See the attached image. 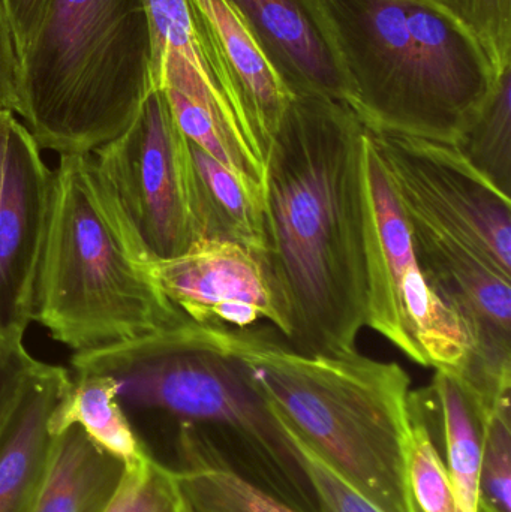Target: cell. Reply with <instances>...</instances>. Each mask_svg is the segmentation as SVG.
Returning a JSON list of instances; mask_svg holds the SVG:
<instances>
[{
    "mask_svg": "<svg viewBox=\"0 0 511 512\" xmlns=\"http://www.w3.org/2000/svg\"><path fill=\"white\" fill-rule=\"evenodd\" d=\"M365 197V325L414 363L464 375L473 355L470 334L429 286L414 252L407 216L369 135Z\"/></svg>",
    "mask_w": 511,
    "mask_h": 512,
    "instance_id": "7",
    "label": "cell"
},
{
    "mask_svg": "<svg viewBox=\"0 0 511 512\" xmlns=\"http://www.w3.org/2000/svg\"><path fill=\"white\" fill-rule=\"evenodd\" d=\"M188 149L198 240H227L266 258L264 189L246 182L189 140Z\"/></svg>",
    "mask_w": 511,
    "mask_h": 512,
    "instance_id": "17",
    "label": "cell"
},
{
    "mask_svg": "<svg viewBox=\"0 0 511 512\" xmlns=\"http://www.w3.org/2000/svg\"><path fill=\"white\" fill-rule=\"evenodd\" d=\"M453 147L483 179L511 197V65L497 75L485 104Z\"/></svg>",
    "mask_w": 511,
    "mask_h": 512,
    "instance_id": "21",
    "label": "cell"
},
{
    "mask_svg": "<svg viewBox=\"0 0 511 512\" xmlns=\"http://www.w3.org/2000/svg\"><path fill=\"white\" fill-rule=\"evenodd\" d=\"M165 294L198 324L255 327L267 321L287 339V310L266 258L227 240H197L176 258L153 261Z\"/></svg>",
    "mask_w": 511,
    "mask_h": 512,
    "instance_id": "10",
    "label": "cell"
},
{
    "mask_svg": "<svg viewBox=\"0 0 511 512\" xmlns=\"http://www.w3.org/2000/svg\"><path fill=\"white\" fill-rule=\"evenodd\" d=\"M368 135L402 206L467 243L511 277L509 197L450 144L371 129Z\"/></svg>",
    "mask_w": 511,
    "mask_h": 512,
    "instance_id": "9",
    "label": "cell"
},
{
    "mask_svg": "<svg viewBox=\"0 0 511 512\" xmlns=\"http://www.w3.org/2000/svg\"><path fill=\"white\" fill-rule=\"evenodd\" d=\"M510 403L486 421L482 463L477 486V512H510Z\"/></svg>",
    "mask_w": 511,
    "mask_h": 512,
    "instance_id": "24",
    "label": "cell"
},
{
    "mask_svg": "<svg viewBox=\"0 0 511 512\" xmlns=\"http://www.w3.org/2000/svg\"><path fill=\"white\" fill-rule=\"evenodd\" d=\"M71 427L83 430L102 450L125 465L146 462L153 454L128 420L116 381L105 375H77L50 418L51 435Z\"/></svg>",
    "mask_w": 511,
    "mask_h": 512,
    "instance_id": "20",
    "label": "cell"
},
{
    "mask_svg": "<svg viewBox=\"0 0 511 512\" xmlns=\"http://www.w3.org/2000/svg\"><path fill=\"white\" fill-rule=\"evenodd\" d=\"M411 447L408 478L417 512H458L452 483L434 435L410 394Z\"/></svg>",
    "mask_w": 511,
    "mask_h": 512,
    "instance_id": "22",
    "label": "cell"
},
{
    "mask_svg": "<svg viewBox=\"0 0 511 512\" xmlns=\"http://www.w3.org/2000/svg\"><path fill=\"white\" fill-rule=\"evenodd\" d=\"M366 126L344 102L291 96L266 158V262L300 354L356 349L365 327Z\"/></svg>",
    "mask_w": 511,
    "mask_h": 512,
    "instance_id": "1",
    "label": "cell"
},
{
    "mask_svg": "<svg viewBox=\"0 0 511 512\" xmlns=\"http://www.w3.org/2000/svg\"><path fill=\"white\" fill-rule=\"evenodd\" d=\"M17 117L11 111H0V189H2L3 168H5L6 152H8L9 138Z\"/></svg>",
    "mask_w": 511,
    "mask_h": 512,
    "instance_id": "30",
    "label": "cell"
},
{
    "mask_svg": "<svg viewBox=\"0 0 511 512\" xmlns=\"http://www.w3.org/2000/svg\"><path fill=\"white\" fill-rule=\"evenodd\" d=\"M243 360L285 429L381 512H417L408 478L411 379L354 349L294 351L276 328L246 330Z\"/></svg>",
    "mask_w": 511,
    "mask_h": 512,
    "instance_id": "4",
    "label": "cell"
},
{
    "mask_svg": "<svg viewBox=\"0 0 511 512\" xmlns=\"http://www.w3.org/2000/svg\"><path fill=\"white\" fill-rule=\"evenodd\" d=\"M53 170L17 119L0 189V336L24 340L50 218Z\"/></svg>",
    "mask_w": 511,
    "mask_h": 512,
    "instance_id": "11",
    "label": "cell"
},
{
    "mask_svg": "<svg viewBox=\"0 0 511 512\" xmlns=\"http://www.w3.org/2000/svg\"><path fill=\"white\" fill-rule=\"evenodd\" d=\"M5 2L21 60V56L26 53L35 39L50 0H5Z\"/></svg>",
    "mask_w": 511,
    "mask_h": 512,
    "instance_id": "29",
    "label": "cell"
},
{
    "mask_svg": "<svg viewBox=\"0 0 511 512\" xmlns=\"http://www.w3.org/2000/svg\"><path fill=\"white\" fill-rule=\"evenodd\" d=\"M155 89L179 93L215 129L239 170L263 164V150L236 105L213 77L198 47L186 0H146Z\"/></svg>",
    "mask_w": 511,
    "mask_h": 512,
    "instance_id": "13",
    "label": "cell"
},
{
    "mask_svg": "<svg viewBox=\"0 0 511 512\" xmlns=\"http://www.w3.org/2000/svg\"><path fill=\"white\" fill-rule=\"evenodd\" d=\"M153 89L146 0H50L21 56L15 114L39 149L89 155L131 125Z\"/></svg>",
    "mask_w": 511,
    "mask_h": 512,
    "instance_id": "6",
    "label": "cell"
},
{
    "mask_svg": "<svg viewBox=\"0 0 511 512\" xmlns=\"http://www.w3.org/2000/svg\"><path fill=\"white\" fill-rule=\"evenodd\" d=\"M291 438L302 457L303 465L320 502L321 512H381L353 487L348 486L332 469L327 468L302 442L297 441L293 435Z\"/></svg>",
    "mask_w": 511,
    "mask_h": 512,
    "instance_id": "26",
    "label": "cell"
},
{
    "mask_svg": "<svg viewBox=\"0 0 511 512\" xmlns=\"http://www.w3.org/2000/svg\"><path fill=\"white\" fill-rule=\"evenodd\" d=\"M33 321L75 354L192 321L165 294L153 259L92 153L60 155Z\"/></svg>",
    "mask_w": 511,
    "mask_h": 512,
    "instance_id": "3",
    "label": "cell"
},
{
    "mask_svg": "<svg viewBox=\"0 0 511 512\" xmlns=\"http://www.w3.org/2000/svg\"><path fill=\"white\" fill-rule=\"evenodd\" d=\"M246 330L186 322L72 357L75 375L116 381L123 408L197 427L243 478L299 512H321L299 450L243 360Z\"/></svg>",
    "mask_w": 511,
    "mask_h": 512,
    "instance_id": "2",
    "label": "cell"
},
{
    "mask_svg": "<svg viewBox=\"0 0 511 512\" xmlns=\"http://www.w3.org/2000/svg\"><path fill=\"white\" fill-rule=\"evenodd\" d=\"M92 155L153 261L197 242L188 140L164 90L153 89L131 125Z\"/></svg>",
    "mask_w": 511,
    "mask_h": 512,
    "instance_id": "8",
    "label": "cell"
},
{
    "mask_svg": "<svg viewBox=\"0 0 511 512\" xmlns=\"http://www.w3.org/2000/svg\"><path fill=\"white\" fill-rule=\"evenodd\" d=\"M126 468L83 430L54 436L50 459L29 512H104Z\"/></svg>",
    "mask_w": 511,
    "mask_h": 512,
    "instance_id": "18",
    "label": "cell"
},
{
    "mask_svg": "<svg viewBox=\"0 0 511 512\" xmlns=\"http://www.w3.org/2000/svg\"><path fill=\"white\" fill-rule=\"evenodd\" d=\"M318 3L363 125L453 146L500 74L479 41L428 0Z\"/></svg>",
    "mask_w": 511,
    "mask_h": 512,
    "instance_id": "5",
    "label": "cell"
},
{
    "mask_svg": "<svg viewBox=\"0 0 511 512\" xmlns=\"http://www.w3.org/2000/svg\"><path fill=\"white\" fill-rule=\"evenodd\" d=\"M21 60L5 0H0V111L17 113Z\"/></svg>",
    "mask_w": 511,
    "mask_h": 512,
    "instance_id": "28",
    "label": "cell"
},
{
    "mask_svg": "<svg viewBox=\"0 0 511 512\" xmlns=\"http://www.w3.org/2000/svg\"><path fill=\"white\" fill-rule=\"evenodd\" d=\"M104 512H194L176 472L155 456L126 468Z\"/></svg>",
    "mask_w": 511,
    "mask_h": 512,
    "instance_id": "23",
    "label": "cell"
},
{
    "mask_svg": "<svg viewBox=\"0 0 511 512\" xmlns=\"http://www.w3.org/2000/svg\"><path fill=\"white\" fill-rule=\"evenodd\" d=\"M291 96L350 104V86L318 0H225Z\"/></svg>",
    "mask_w": 511,
    "mask_h": 512,
    "instance_id": "12",
    "label": "cell"
},
{
    "mask_svg": "<svg viewBox=\"0 0 511 512\" xmlns=\"http://www.w3.org/2000/svg\"><path fill=\"white\" fill-rule=\"evenodd\" d=\"M174 451L173 469L194 512H299L234 471L197 427L177 424Z\"/></svg>",
    "mask_w": 511,
    "mask_h": 512,
    "instance_id": "19",
    "label": "cell"
},
{
    "mask_svg": "<svg viewBox=\"0 0 511 512\" xmlns=\"http://www.w3.org/2000/svg\"><path fill=\"white\" fill-rule=\"evenodd\" d=\"M432 433L443 439L447 474L458 512H477V486L488 417L455 373L435 370L428 387L411 391Z\"/></svg>",
    "mask_w": 511,
    "mask_h": 512,
    "instance_id": "16",
    "label": "cell"
},
{
    "mask_svg": "<svg viewBox=\"0 0 511 512\" xmlns=\"http://www.w3.org/2000/svg\"><path fill=\"white\" fill-rule=\"evenodd\" d=\"M455 18L482 45L494 68L511 65V0H428Z\"/></svg>",
    "mask_w": 511,
    "mask_h": 512,
    "instance_id": "25",
    "label": "cell"
},
{
    "mask_svg": "<svg viewBox=\"0 0 511 512\" xmlns=\"http://www.w3.org/2000/svg\"><path fill=\"white\" fill-rule=\"evenodd\" d=\"M60 366L38 361L0 432V512H29L50 459V418L71 387Z\"/></svg>",
    "mask_w": 511,
    "mask_h": 512,
    "instance_id": "15",
    "label": "cell"
},
{
    "mask_svg": "<svg viewBox=\"0 0 511 512\" xmlns=\"http://www.w3.org/2000/svg\"><path fill=\"white\" fill-rule=\"evenodd\" d=\"M36 363L38 360L27 352L24 340L0 336V432Z\"/></svg>",
    "mask_w": 511,
    "mask_h": 512,
    "instance_id": "27",
    "label": "cell"
},
{
    "mask_svg": "<svg viewBox=\"0 0 511 512\" xmlns=\"http://www.w3.org/2000/svg\"><path fill=\"white\" fill-rule=\"evenodd\" d=\"M198 47L267 158L291 99L245 24L225 0H186Z\"/></svg>",
    "mask_w": 511,
    "mask_h": 512,
    "instance_id": "14",
    "label": "cell"
}]
</instances>
